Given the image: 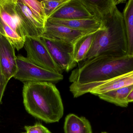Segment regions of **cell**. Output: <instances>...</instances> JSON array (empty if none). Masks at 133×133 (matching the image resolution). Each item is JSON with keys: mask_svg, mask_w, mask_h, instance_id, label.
<instances>
[{"mask_svg": "<svg viewBox=\"0 0 133 133\" xmlns=\"http://www.w3.org/2000/svg\"><path fill=\"white\" fill-rule=\"evenodd\" d=\"M122 15L126 34L128 55H133V0L127 2Z\"/></svg>", "mask_w": 133, "mask_h": 133, "instance_id": "ac0fdd59", "label": "cell"}, {"mask_svg": "<svg viewBox=\"0 0 133 133\" xmlns=\"http://www.w3.org/2000/svg\"><path fill=\"white\" fill-rule=\"evenodd\" d=\"M15 8L27 37H41L46 23L36 17L22 0H15Z\"/></svg>", "mask_w": 133, "mask_h": 133, "instance_id": "ba28073f", "label": "cell"}, {"mask_svg": "<svg viewBox=\"0 0 133 133\" xmlns=\"http://www.w3.org/2000/svg\"><path fill=\"white\" fill-rule=\"evenodd\" d=\"M47 22L51 24L61 25L74 29L92 31L103 29L104 25L102 22L95 18L61 20L48 19Z\"/></svg>", "mask_w": 133, "mask_h": 133, "instance_id": "5bb4252c", "label": "cell"}, {"mask_svg": "<svg viewBox=\"0 0 133 133\" xmlns=\"http://www.w3.org/2000/svg\"><path fill=\"white\" fill-rule=\"evenodd\" d=\"M98 30L82 36L74 44L73 59L77 64L83 61L86 58Z\"/></svg>", "mask_w": 133, "mask_h": 133, "instance_id": "9a60e30c", "label": "cell"}, {"mask_svg": "<svg viewBox=\"0 0 133 133\" xmlns=\"http://www.w3.org/2000/svg\"><path fill=\"white\" fill-rule=\"evenodd\" d=\"M15 49L10 41L0 34V66L3 83L6 86L17 72Z\"/></svg>", "mask_w": 133, "mask_h": 133, "instance_id": "9c48e42d", "label": "cell"}, {"mask_svg": "<svg viewBox=\"0 0 133 133\" xmlns=\"http://www.w3.org/2000/svg\"><path fill=\"white\" fill-rule=\"evenodd\" d=\"M24 47L26 52V58L32 62L51 72L62 73L63 71L53 59L41 37H26Z\"/></svg>", "mask_w": 133, "mask_h": 133, "instance_id": "8992f818", "label": "cell"}, {"mask_svg": "<svg viewBox=\"0 0 133 133\" xmlns=\"http://www.w3.org/2000/svg\"><path fill=\"white\" fill-rule=\"evenodd\" d=\"M133 85V71L100 82L94 85L89 93L96 96Z\"/></svg>", "mask_w": 133, "mask_h": 133, "instance_id": "4fadbf2b", "label": "cell"}, {"mask_svg": "<svg viewBox=\"0 0 133 133\" xmlns=\"http://www.w3.org/2000/svg\"><path fill=\"white\" fill-rule=\"evenodd\" d=\"M6 86L3 83L0 82V105L2 103V98L6 88Z\"/></svg>", "mask_w": 133, "mask_h": 133, "instance_id": "7402d4cb", "label": "cell"}, {"mask_svg": "<svg viewBox=\"0 0 133 133\" xmlns=\"http://www.w3.org/2000/svg\"><path fill=\"white\" fill-rule=\"evenodd\" d=\"M64 130L65 133H93L90 123L87 119L72 114L65 118Z\"/></svg>", "mask_w": 133, "mask_h": 133, "instance_id": "2e32d148", "label": "cell"}, {"mask_svg": "<svg viewBox=\"0 0 133 133\" xmlns=\"http://www.w3.org/2000/svg\"><path fill=\"white\" fill-rule=\"evenodd\" d=\"M91 18H95V16L88 10L82 0H69L48 19L71 20Z\"/></svg>", "mask_w": 133, "mask_h": 133, "instance_id": "30bf717a", "label": "cell"}, {"mask_svg": "<svg viewBox=\"0 0 133 133\" xmlns=\"http://www.w3.org/2000/svg\"><path fill=\"white\" fill-rule=\"evenodd\" d=\"M88 10L101 22L107 19L113 13L117 5L126 1L123 0H82Z\"/></svg>", "mask_w": 133, "mask_h": 133, "instance_id": "7c38bea8", "label": "cell"}, {"mask_svg": "<svg viewBox=\"0 0 133 133\" xmlns=\"http://www.w3.org/2000/svg\"><path fill=\"white\" fill-rule=\"evenodd\" d=\"M94 31L74 29L64 26L51 24L46 21L41 37L73 45L81 37Z\"/></svg>", "mask_w": 133, "mask_h": 133, "instance_id": "8fae6325", "label": "cell"}, {"mask_svg": "<svg viewBox=\"0 0 133 133\" xmlns=\"http://www.w3.org/2000/svg\"><path fill=\"white\" fill-rule=\"evenodd\" d=\"M101 133H108L107 132H101Z\"/></svg>", "mask_w": 133, "mask_h": 133, "instance_id": "d4e9b609", "label": "cell"}, {"mask_svg": "<svg viewBox=\"0 0 133 133\" xmlns=\"http://www.w3.org/2000/svg\"><path fill=\"white\" fill-rule=\"evenodd\" d=\"M102 22L104 27L97 32L90 49L83 61L103 53L118 56L128 55L123 16L117 7L112 14Z\"/></svg>", "mask_w": 133, "mask_h": 133, "instance_id": "3957f363", "label": "cell"}, {"mask_svg": "<svg viewBox=\"0 0 133 133\" xmlns=\"http://www.w3.org/2000/svg\"><path fill=\"white\" fill-rule=\"evenodd\" d=\"M15 6V0H0V34L19 51L24 47L27 35Z\"/></svg>", "mask_w": 133, "mask_h": 133, "instance_id": "277c9868", "label": "cell"}, {"mask_svg": "<svg viewBox=\"0 0 133 133\" xmlns=\"http://www.w3.org/2000/svg\"><path fill=\"white\" fill-rule=\"evenodd\" d=\"M55 61L62 71L69 72L77 63L73 59V45L41 37Z\"/></svg>", "mask_w": 133, "mask_h": 133, "instance_id": "52a82bcc", "label": "cell"}, {"mask_svg": "<svg viewBox=\"0 0 133 133\" xmlns=\"http://www.w3.org/2000/svg\"><path fill=\"white\" fill-rule=\"evenodd\" d=\"M17 71L14 78L24 83L28 82H46L55 84L62 80V74L43 68L21 55L17 56Z\"/></svg>", "mask_w": 133, "mask_h": 133, "instance_id": "5b68a950", "label": "cell"}, {"mask_svg": "<svg viewBox=\"0 0 133 133\" xmlns=\"http://www.w3.org/2000/svg\"><path fill=\"white\" fill-rule=\"evenodd\" d=\"M23 83V102L26 111L46 123L59 122L64 115V106L55 84L46 82Z\"/></svg>", "mask_w": 133, "mask_h": 133, "instance_id": "7a4b0ae2", "label": "cell"}, {"mask_svg": "<svg viewBox=\"0 0 133 133\" xmlns=\"http://www.w3.org/2000/svg\"><path fill=\"white\" fill-rule=\"evenodd\" d=\"M127 98H128V100L129 103L133 102V90L129 94Z\"/></svg>", "mask_w": 133, "mask_h": 133, "instance_id": "603a6c76", "label": "cell"}, {"mask_svg": "<svg viewBox=\"0 0 133 133\" xmlns=\"http://www.w3.org/2000/svg\"><path fill=\"white\" fill-rule=\"evenodd\" d=\"M69 0H43L42 5L47 20L60 7Z\"/></svg>", "mask_w": 133, "mask_h": 133, "instance_id": "d6986e66", "label": "cell"}, {"mask_svg": "<svg viewBox=\"0 0 133 133\" xmlns=\"http://www.w3.org/2000/svg\"><path fill=\"white\" fill-rule=\"evenodd\" d=\"M133 71V55L103 53L78 63L69 77L74 98L90 92L94 85Z\"/></svg>", "mask_w": 133, "mask_h": 133, "instance_id": "6da1fadb", "label": "cell"}, {"mask_svg": "<svg viewBox=\"0 0 133 133\" xmlns=\"http://www.w3.org/2000/svg\"><path fill=\"white\" fill-rule=\"evenodd\" d=\"M0 82H1V83H3L4 84V83H3V80H2V75L1 70V66H0ZM5 86H6V85H5Z\"/></svg>", "mask_w": 133, "mask_h": 133, "instance_id": "cb8c5ba5", "label": "cell"}, {"mask_svg": "<svg viewBox=\"0 0 133 133\" xmlns=\"http://www.w3.org/2000/svg\"><path fill=\"white\" fill-rule=\"evenodd\" d=\"M25 132L22 133H52L40 123H37L33 126H25Z\"/></svg>", "mask_w": 133, "mask_h": 133, "instance_id": "44dd1931", "label": "cell"}, {"mask_svg": "<svg viewBox=\"0 0 133 133\" xmlns=\"http://www.w3.org/2000/svg\"><path fill=\"white\" fill-rule=\"evenodd\" d=\"M32 12L39 19L46 23L47 19L45 16L42 4V1L37 0H22Z\"/></svg>", "mask_w": 133, "mask_h": 133, "instance_id": "ffe728a7", "label": "cell"}, {"mask_svg": "<svg viewBox=\"0 0 133 133\" xmlns=\"http://www.w3.org/2000/svg\"><path fill=\"white\" fill-rule=\"evenodd\" d=\"M133 90V85L114 90L98 95L102 100L122 107L129 105L128 97Z\"/></svg>", "mask_w": 133, "mask_h": 133, "instance_id": "e0dca14e", "label": "cell"}]
</instances>
